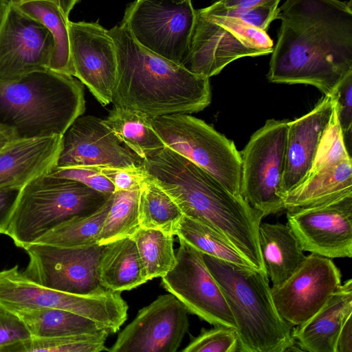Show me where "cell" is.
I'll use <instances>...</instances> for the list:
<instances>
[{"label": "cell", "mask_w": 352, "mask_h": 352, "mask_svg": "<svg viewBox=\"0 0 352 352\" xmlns=\"http://www.w3.org/2000/svg\"><path fill=\"white\" fill-rule=\"evenodd\" d=\"M138 209L140 228L173 235L184 216L172 198L149 175L140 188Z\"/></svg>", "instance_id": "obj_30"}, {"label": "cell", "mask_w": 352, "mask_h": 352, "mask_svg": "<svg viewBox=\"0 0 352 352\" xmlns=\"http://www.w3.org/2000/svg\"><path fill=\"white\" fill-rule=\"evenodd\" d=\"M108 31L117 54L111 102L114 107L154 118L195 113L210 104L209 78L141 46L122 24Z\"/></svg>", "instance_id": "obj_3"}, {"label": "cell", "mask_w": 352, "mask_h": 352, "mask_svg": "<svg viewBox=\"0 0 352 352\" xmlns=\"http://www.w3.org/2000/svg\"><path fill=\"white\" fill-rule=\"evenodd\" d=\"M228 8H248L278 3L280 0H214Z\"/></svg>", "instance_id": "obj_44"}, {"label": "cell", "mask_w": 352, "mask_h": 352, "mask_svg": "<svg viewBox=\"0 0 352 352\" xmlns=\"http://www.w3.org/2000/svg\"><path fill=\"white\" fill-rule=\"evenodd\" d=\"M195 19L191 0H135L121 24L141 46L183 65Z\"/></svg>", "instance_id": "obj_11"}, {"label": "cell", "mask_w": 352, "mask_h": 352, "mask_svg": "<svg viewBox=\"0 0 352 352\" xmlns=\"http://www.w3.org/2000/svg\"><path fill=\"white\" fill-rule=\"evenodd\" d=\"M11 312L21 319L32 337H59L107 330L87 318L60 309H26Z\"/></svg>", "instance_id": "obj_27"}, {"label": "cell", "mask_w": 352, "mask_h": 352, "mask_svg": "<svg viewBox=\"0 0 352 352\" xmlns=\"http://www.w3.org/2000/svg\"><path fill=\"white\" fill-rule=\"evenodd\" d=\"M0 306L10 311L42 308L66 310L96 322L110 333L119 331L128 311L120 292L80 295L58 291L32 280L18 265L0 271Z\"/></svg>", "instance_id": "obj_9"}, {"label": "cell", "mask_w": 352, "mask_h": 352, "mask_svg": "<svg viewBox=\"0 0 352 352\" xmlns=\"http://www.w3.org/2000/svg\"><path fill=\"white\" fill-rule=\"evenodd\" d=\"M111 195L74 180L42 174L21 188L6 234L24 249L63 221L97 210Z\"/></svg>", "instance_id": "obj_6"}, {"label": "cell", "mask_w": 352, "mask_h": 352, "mask_svg": "<svg viewBox=\"0 0 352 352\" xmlns=\"http://www.w3.org/2000/svg\"><path fill=\"white\" fill-rule=\"evenodd\" d=\"M188 310L173 294L140 309L118 334L110 352H176L188 332Z\"/></svg>", "instance_id": "obj_17"}, {"label": "cell", "mask_w": 352, "mask_h": 352, "mask_svg": "<svg viewBox=\"0 0 352 352\" xmlns=\"http://www.w3.org/2000/svg\"><path fill=\"white\" fill-rule=\"evenodd\" d=\"M54 40L49 29L9 4L0 25V80L49 69Z\"/></svg>", "instance_id": "obj_15"}, {"label": "cell", "mask_w": 352, "mask_h": 352, "mask_svg": "<svg viewBox=\"0 0 352 352\" xmlns=\"http://www.w3.org/2000/svg\"><path fill=\"white\" fill-rule=\"evenodd\" d=\"M289 122L267 120L241 153V195L265 217L285 210L281 187Z\"/></svg>", "instance_id": "obj_10"}, {"label": "cell", "mask_w": 352, "mask_h": 352, "mask_svg": "<svg viewBox=\"0 0 352 352\" xmlns=\"http://www.w3.org/2000/svg\"><path fill=\"white\" fill-rule=\"evenodd\" d=\"M341 278L331 258L311 253L287 279L271 288L274 305L289 324L300 325L322 307Z\"/></svg>", "instance_id": "obj_16"}, {"label": "cell", "mask_w": 352, "mask_h": 352, "mask_svg": "<svg viewBox=\"0 0 352 352\" xmlns=\"http://www.w3.org/2000/svg\"><path fill=\"white\" fill-rule=\"evenodd\" d=\"M9 3L7 0H0V25L8 8Z\"/></svg>", "instance_id": "obj_47"}, {"label": "cell", "mask_w": 352, "mask_h": 352, "mask_svg": "<svg viewBox=\"0 0 352 352\" xmlns=\"http://www.w3.org/2000/svg\"><path fill=\"white\" fill-rule=\"evenodd\" d=\"M49 175L74 180L106 195H112L116 188L111 180L103 175L99 167L74 166H55Z\"/></svg>", "instance_id": "obj_37"}, {"label": "cell", "mask_w": 352, "mask_h": 352, "mask_svg": "<svg viewBox=\"0 0 352 352\" xmlns=\"http://www.w3.org/2000/svg\"><path fill=\"white\" fill-rule=\"evenodd\" d=\"M142 160L123 146L115 135L93 116H80L62 135L56 166H85L131 168Z\"/></svg>", "instance_id": "obj_19"}, {"label": "cell", "mask_w": 352, "mask_h": 352, "mask_svg": "<svg viewBox=\"0 0 352 352\" xmlns=\"http://www.w3.org/2000/svg\"><path fill=\"white\" fill-rule=\"evenodd\" d=\"M102 123L142 160L165 147L152 124V118L134 110L116 107Z\"/></svg>", "instance_id": "obj_26"}, {"label": "cell", "mask_w": 352, "mask_h": 352, "mask_svg": "<svg viewBox=\"0 0 352 352\" xmlns=\"http://www.w3.org/2000/svg\"><path fill=\"white\" fill-rule=\"evenodd\" d=\"M179 239L176 264L162 278V285L175 296L188 311L212 325L236 330L224 294L208 270L203 254Z\"/></svg>", "instance_id": "obj_13"}, {"label": "cell", "mask_w": 352, "mask_h": 352, "mask_svg": "<svg viewBox=\"0 0 352 352\" xmlns=\"http://www.w3.org/2000/svg\"><path fill=\"white\" fill-rule=\"evenodd\" d=\"M139 195L140 188L115 191L99 234L98 245L131 236L140 227Z\"/></svg>", "instance_id": "obj_33"}, {"label": "cell", "mask_w": 352, "mask_h": 352, "mask_svg": "<svg viewBox=\"0 0 352 352\" xmlns=\"http://www.w3.org/2000/svg\"><path fill=\"white\" fill-rule=\"evenodd\" d=\"M278 3L266 4L248 8H228L213 1L208 6L210 10L219 13L236 16L250 25L267 32L270 23L276 19Z\"/></svg>", "instance_id": "obj_38"}, {"label": "cell", "mask_w": 352, "mask_h": 352, "mask_svg": "<svg viewBox=\"0 0 352 352\" xmlns=\"http://www.w3.org/2000/svg\"><path fill=\"white\" fill-rule=\"evenodd\" d=\"M173 236L140 227L131 236L135 242L148 280L165 276L176 264Z\"/></svg>", "instance_id": "obj_32"}, {"label": "cell", "mask_w": 352, "mask_h": 352, "mask_svg": "<svg viewBox=\"0 0 352 352\" xmlns=\"http://www.w3.org/2000/svg\"><path fill=\"white\" fill-rule=\"evenodd\" d=\"M13 140L14 139L8 131L0 127V149Z\"/></svg>", "instance_id": "obj_46"}, {"label": "cell", "mask_w": 352, "mask_h": 352, "mask_svg": "<svg viewBox=\"0 0 352 352\" xmlns=\"http://www.w3.org/2000/svg\"><path fill=\"white\" fill-rule=\"evenodd\" d=\"M236 325L240 352L290 351L293 327L279 314L265 270L241 266L203 254Z\"/></svg>", "instance_id": "obj_5"}, {"label": "cell", "mask_w": 352, "mask_h": 352, "mask_svg": "<svg viewBox=\"0 0 352 352\" xmlns=\"http://www.w3.org/2000/svg\"><path fill=\"white\" fill-rule=\"evenodd\" d=\"M152 124L165 146L241 195V156L232 140L188 113L154 117Z\"/></svg>", "instance_id": "obj_8"}, {"label": "cell", "mask_w": 352, "mask_h": 352, "mask_svg": "<svg viewBox=\"0 0 352 352\" xmlns=\"http://www.w3.org/2000/svg\"><path fill=\"white\" fill-rule=\"evenodd\" d=\"M16 6L27 14L43 23L54 40L49 69L74 76L69 49V19L54 3L45 1L25 2Z\"/></svg>", "instance_id": "obj_28"}, {"label": "cell", "mask_w": 352, "mask_h": 352, "mask_svg": "<svg viewBox=\"0 0 352 352\" xmlns=\"http://www.w3.org/2000/svg\"><path fill=\"white\" fill-rule=\"evenodd\" d=\"M20 190L14 188H0V234H6Z\"/></svg>", "instance_id": "obj_42"}, {"label": "cell", "mask_w": 352, "mask_h": 352, "mask_svg": "<svg viewBox=\"0 0 352 352\" xmlns=\"http://www.w3.org/2000/svg\"><path fill=\"white\" fill-rule=\"evenodd\" d=\"M335 352H352V314L344 320L338 336Z\"/></svg>", "instance_id": "obj_43"}, {"label": "cell", "mask_w": 352, "mask_h": 352, "mask_svg": "<svg viewBox=\"0 0 352 352\" xmlns=\"http://www.w3.org/2000/svg\"><path fill=\"white\" fill-rule=\"evenodd\" d=\"M32 337L24 323L14 314L0 306V352Z\"/></svg>", "instance_id": "obj_40"}, {"label": "cell", "mask_w": 352, "mask_h": 352, "mask_svg": "<svg viewBox=\"0 0 352 352\" xmlns=\"http://www.w3.org/2000/svg\"><path fill=\"white\" fill-rule=\"evenodd\" d=\"M175 235L202 254L241 266L254 267L221 233L196 219L184 215Z\"/></svg>", "instance_id": "obj_31"}, {"label": "cell", "mask_w": 352, "mask_h": 352, "mask_svg": "<svg viewBox=\"0 0 352 352\" xmlns=\"http://www.w3.org/2000/svg\"><path fill=\"white\" fill-rule=\"evenodd\" d=\"M98 277L104 288L120 292L148 281L135 242L131 236L104 245Z\"/></svg>", "instance_id": "obj_25"}, {"label": "cell", "mask_w": 352, "mask_h": 352, "mask_svg": "<svg viewBox=\"0 0 352 352\" xmlns=\"http://www.w3.org/2000/svg\"><path fill=\"white\" fill-rule=\"evenodd\" d=\"M113 196V194L94 212L63 221L34 243L66 248H86L98 244L99 234L110 209Z\"/></svg>", "instance_id": "obj_29"}, {"label": "cell", "mask_w": 352, "mask_h": 352, "mask_svg": "<svg viewBox=\"0 0 352 352\" xmlns=\"http://www.w3.org/2000/svg\"><path fill=\"white\" fill-rule=\"evenodd\" d=\"M351 158V155L345 146L334 102L330 122L319 143L311 167L305 177L321 168Z\"/></svg>", "instance_id": "obj_35"}, {"label": "cell", "mask_w": 352, "mask_h": 352, "mask_svg": "<svg viewBox=\"0 0 352 352\" xmlns=\"http://www.w3.org/2000/svg\"><path fill=\"white\" fill-rule=\"evenodd\" d=\"M142 166L184 216L212 228L254 268L265 270L258 242V228L265 217L261 212L166 146L142 160Z\"/></svg>", "instance_id": "obj_2"}, {"label": "cell", "mask_w": 352, "mask_h": 352, "mask_svg": "<svg viewBox=\"0 0 352 352\" xmlns=\"http://www.w3.org/2000/svg\"><path fill=\"white\" fill-rule=\"evenodd\" d=\"M274 43L267 32L242 19L213 11L196 10V19L183 66L210 78L240 58L272 53Z\"/></svg>", "instance_id": "obj_7"}, {"label": "cell", "mask_w": 352, "mask_h": 352, "mask_svg": "<svg viewBox=\"0 0 352 352\" xmlns=\"http://www.w3.org/2000/svg\"><path fill=\"white\" fill-rule=\"evenodd\" d=\"M110 333L105 330L96 333L52 338L31 337L8 348L5 352H100L109 351L105 341Z\"/></svg>", "instance_id": "obj_34"}, {"label": "cell", "mask_w": 352, "mask_h": 352, "mask_svg": "<svg viewBox=\"0 0 352 352\" xmlns=\"http://www.w3.org/2000/svg\"><path fill=\"white\" fill-rule=\"evenodd\" d=\"M62 135L10 141L0 149V188L21 189L57 163Z\"/></svg>", "instance_id": "obj_21"}, {"label": "cell", "mask_w": 352, "mask_h": 352, "mask_svg": "<svg viewBox=\"0 0 352 352\" xmlns=\"http://www.w3.org/2000/svg\"><path fill=\"white\" fill-rule=\"evenodd\" d=\"M104 245L66 248L32 243L24 248L29 262L23 272L32 280L58 291L95 295L107 290L98 265Z\"/></svg>", "instance_id": "obj_12"}, {"label": "cell", "mask_w": 352, "mask_h": 352, "mask_svg": "<svg viewBox=\"0 0 352 352\" xmlns=\"http://www.w3.org/2000/svg\"><path fill=\"white\" fill-rule=\"evenodd\" d=\"M101 173L113 184L116 190L140 188L148 175L142 164L135 168L99 167Z\"/></svg>", "instance_id": "obj_41"}, {"label": "cell", "mask_w": 352, "mask_h": 352, "mask_svg": "<svg viewBox=\"0 0 352 352\" xmlns=\"http://www.w3.org/2000/svg\"><path fill=\"white\" fill-rule=\"evenodd\" d=\"M267 74L274 83L305 84L332 95L352 72L351 0H286Z\"/></svg>", "instance_id": "obj_1"}, {"label": "cell", "mask_w": 352, "mask_h": 352, "mask_svg": "<svg viewBox=\"0 0 352 352\" xmlns=\"http://www.w3.org/2000/svg\"><path fill=\"white\" fill-rule=\"evenodd\" d=\"M352 314V280L341 284L327 302L302 324L293 327L292 336L301 351L335 352L340 330Z\"/></svg>", "instance_id": "obj_22"}, {"label": "cell", "mask_w": 352, "mask_h": 352, "mask_svg": "<svg viewBox=\"0 0 352 352\" xmlns=\"http://www.w3.org/2000/svg\"><path fill=\"white\" fill-rule=\"evenodd\" d=\"M332 95L334 98L336 113L346 148L347 149V147H349L351 149L352 133V72L349 74L341 81Z\"/></svg>", "instance_id": "obj_39"}, {"label": "cell", "mask_w": 352, "mask_h": 352, "mask_svg": "<svg viewBox=\"0 0 352 352\" xmlns=\"http://www.w3.org/2000/svg\"><path fill=\"white\" fill-rule=\"evenodd\" d=\"M333 108V95L324 96L309 113L289 121L281 187L283 198L309 171Z\"/></svg>", "instance_id": "obj_20"}, {"label": "cell", "mask_w": 352, "mask_h": 352, "mask_svg": "<svg viewBox=\"0 0 352 352\" xmlns=\"http://www.w3.org/2000/svg\"><path fill=\"white\" fill-rule=\"evenodd\" d=\"M350 194H352L351 158L307 176L284 196L285 210L316 205Z\"/></svg>", "instance_id": "obj_24"}, {"label": "cell", "mask_w": 352, "mask_h": 352, "mask_svg": "<svg viewBox=\"0 0 352 352\" xmlns=\"http://www.w3.org/2000/svg\"><path fill=\"white\" fill-rule=\"evenodd\" d=\"M286 210L287 225L304 251L329 258L352 256V194Z\"/></svg>", "instance_id": "obj_14"}, {"label": "cell", "mask_w": 352, "mask_h": 352, "mask_svg": "<svg viewBox=\"0 0 352 352\" xmlns=\"http://www.w3.org/2000/svg\"><path fill=\"white\" fill-rule=\"evenodd\" d=\"M85 111L82 83L50 69L0 80V127L14 140L63 135Z\"/></svg>", "instance_id": "obj_4"}, {"label": "cell", "mask_w": 352, "mask_h": 352, "mask_svg": "<svg viewBox=\"0 0 352 352\" xmlns=\"http://www.w3.org/2000/svg\"><path fill=\"white\" fill-rule=\"evenodd\" d=\"M34 1H45L56 4L66 16H69L70 11L79 0H7L9 4L18 5L25 2Z\"/></svg>", "instance_id": "obj_45"}, {"label": "cell", "mask_w": 352, "mask_h": 352, "mask_svg": "<svg viewBox=\"0 0 352 352\" xmlns=\"http://www.w3.org/2000/svg\"><path fill=\"white\" fill-rule=\"evenodd\" d=\"M258 242L272 287H276L287 279L306 256L287 223H261Z\"/></svg>", "instance_id": "obj_23"}, {"label": "cell", "mask_w": 352, "mask_h": 352, "mask_svg": "<svg viewBox=\"0 0 352 352\" xmlns=\"http://www.w3.org/2000/svg\"><path fill=\"white\" fill-rule=\"evenodd\" d=\"M74 76L102 105L111 102L117 72V54L109 31L98 22L68 23Z\"/></svg>", "instance_id": "obj_18"}, {"label": "cell", "mask_w": 352, "mask_h": 352, "mask_svg": "<svg viewBox=\"0 0 352 352\" xmlns=\"http://www.w3.org/2000/svg\"><path fill=\"white\" fill-rule=\"evenodd\" d=\"M183 352H236L239 351V338L236 329L221 325L202 329L182 350Z\"/></svg>", "instance_id": "obj_36"}]
</instances>
